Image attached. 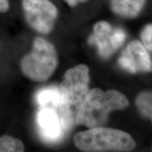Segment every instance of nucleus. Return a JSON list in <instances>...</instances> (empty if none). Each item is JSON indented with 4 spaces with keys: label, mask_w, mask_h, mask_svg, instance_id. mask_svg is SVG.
<instances>
[{
    "label": "nucleus",
    "mask_w": 152,
    "mask_h": 152,
    "mask_svg": "<svg viewBox=\"0 0 152 152\" xmlns=\"http://www.w3.org/2000/svg\"><path fill=\"white\" fill-rule=\"evenodd\" d=\"M118 62L121 67L132 73L149 72L152 70V61L147 49L137 40L128 44L122 52Z\"/></svg>",
    "instance_id": "0eeeda50"
},
{
    "label": "nucleus",
    "mask_w": 152,
    "mask_h": 152,
    "mask_svg": "<svg viewBox=\"0 0 152 152\" xmlns=\"http://www.w3.org/2000/svg\"><path fill=\"white\" fill-rule=\"evenodd\" d=\"M22 7L26 22L33 30L48 34L54 29L58 9L49 0H23Z\"/></svg>",
    "instance_id": "39448f33"
},
{
    "label": "nucleus",
    "mask_w": 152,
    "mask_h": 152,
    "mask_svg": "<svg viewBox=\"0 0 152 152\" xmlns=\"http://www.w3.org/2000/svg\"><path fill=\"white\" fill-rule=\"evenodd\" d=\"M70 7H75L79 3L86 2L88 0H64Z\"/></svg>",
    "instance_id": "2eb2a0df"
},
{
    "label": "nucleus",
    "mask_w": 152,
    "mask_h": 152,
    "mask_svg": "<svg viewBox=\"0 0 152 152\" xmlns=\"http://www.w3.org/2000/svg\"><path fill=\"white\" fill-rule=\"evenodd\" d=\"M137 107L140 113L152 122V92H143L136 99Z\"/></svg>",
    "instance_id": "9b49d317"
},
{
    "label": "nucleus",
    "mask_w": 152,
    "mask_h": 152,
    "mask_svg": "<svg viewBox=\"0 0 152 152\" xmlns=\"http://www.w3.org/2000/svg\"><path fill=\"white\" fill-rule=\"evenodd\" d=\"M141 38L144 46L152 52V24H148L142 30Z\"/></svg>",
    "instance_id": "ddd939ff"
},
{
    "label": "nucleus",
    "mask_w": 152,
    "mask_h": 152,
    "mask_svg": "<svg viewBox=\"0 0 152 152\" xmlns=\"http://www.w3.org/2000/svg\"><path fill=\"white\" fill-rule=\"evenodd\" d=\"M57 65L58 58L54 45L42 37H36L31 52L21 59L20 69L31 80L45 82L53 75Z\"/></svg>",
    "instance_id": "20e7f679"
},
{
    "label": "nucleus",
    "mask_w": 152,
    "mask_h": 152,
    "mask_svg": "<svg viewBox=\"0 0 152 152\" xmlns=\"http://www.w3.org/2000/svg\"><path fill=\"white\" fill-rule=\"evenodd\" d=\"M73 141L75 147L83 151H129L136 145L128 133L103 127L77 133Z\"/></svg>",
    "instance_id": "7ed1b4c3"
},
{
    "label": "nucleus",
    "mask_w": 152,
    "mask_h": 152,
    "mask_svg": "<svg viewBox=\"0 0 152 152\" xmlns=\"http://www.w3.org/2000/svg\"><path fill=\"white\" fill-rule=\"evenodd\" d=\"M94 33L88 39L89 44L96 46L98 52L103 58H109L126 39V33L121 28H113L106 21L96 23L93 28Z\"/></svg>",
    "instance_id": "423d86ee"
},
{
    "label": "nucleus",
    "mask_w": 152,
    "mask_h": 152,
    "mask_svg": "<svg viewBox=\"0 0 152 152\" xmlns=\"http://www.w3.org/2000/svg\"><path fill=\"white\" fill-rule=\"evenodd\" d=\"M89 68L84 64L70 68L64 74L58 114L65 131L71 130L76 124L77 114L89 92Z\"/></svg>",
    "instance_id": "f257e3e1"
},
{
    "label": "nucleus",
    "mask_w": 152,
    "mask_h": 152,
    "mask_svg": "<svg viewBox=\"0 0 152 152\" xmlns=\"http://www.w3.org/2000/svg\"><path fill=\"white\" fill-rule=\"evenodd\" d=\"M128 105V99L118 91L92 89L89 91L80 109L76 124L89 128L102 127L107 122L111 111L124 109Z\"/></svg>",
    "instance_id": "f03ea898"
},
{
    "label": "nucleus",
    "mask_w": 152,
    "mask_h": 152,
    "mask_svg": "<svg viewBox=\"0 0 152 152\" xmlns=\"http://www.w3.org/2000/svg\"><path fill=\"white\" fill-rule=\"evenodd\" d=\"M25 147L19 139L9 135L0 137V152H22Z\"/></svg>",
    "instance_id": "f8f14e48"
},
{
    "label": "nucleus",
    "mask_w": 152,
    "mask_h": 152,
    "mask_svg": "<svg viewBox=\"0 0 152 152\" xmlns=\"http://www.w3.org/2000/svg\"><path fill=\"white\" fill-rule=\"evenodd\" d=\"M10 4L9 0H0V13H6L9 10Z\"/></svg>",
    "instance_id": "4468645a"
},
{
    "label": "nucleus",
    "mask_w": 152,
    "mask_h": 152,
    "mask_svg": "<svg viewBox=\"0 0 152 152\" xmlns=\"http://www.w3.org/2000/svg\"><path fill=\"white\" fill-rule=\"evenodd\" d=\"M35 101L41 108H49L58 113L61 104L60 89L55 86L42 89L36 94Z\"/></svg>",
    "instance_id": "9d476101"
},
{
    "label": "nucleus",
    "mask_w": 152,
    "mask_h": 152,
    "mask_svg": "<svg viewBox=\"0 0 152 152\" xmlns=\"http://www.w3.org/2000/svg\"><path fill=\"white\" fill-rule=\"evenodd\" d=\"M146 0H111V9L115 14L123 18H133L140 14Z\"/></svg>",
    "instance_id": "1a4fd4ad"
},
{
    "label": "nucleus",
    "mask_w": 152,
    "mask_h": 152,
    "mask_svg": "<svg viewBox=\"0 0 152 152\" xmlns=\"http://www.w3.org/2000/svg\"><path fill=\"white\" fill-rule=\"evenodd\" d=\"M37 123L42 136L49 142H58L64 136V130L58 114L49 108H41L37 114Z\"/></svg>",
    "instance_id": "6e6552de"
}]
</instances>
